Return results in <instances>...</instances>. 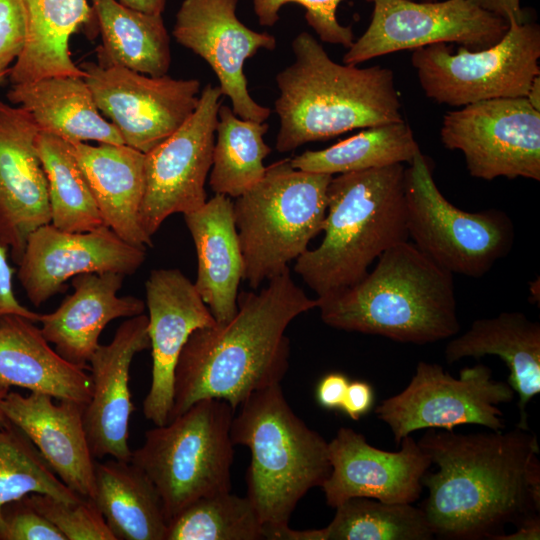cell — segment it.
<instances>
[{
    "label": "cell",
    "mask_w": 540,
    "mask_h": 540,
    "mask_svg": "<svg viewBox=\"0 0 540 540\" xmlns=\"http://www.w3.org/2000/svg\"><path fill=\"white\" fill-rule=\"evenodd\" d=\"M2 520L0 540H66L24 497L3 506Z\"/></svg>",
    "instance_id": "obj_40"
},
{
    "label": "cell",
    "mask_w": 540,
    "mask_h": 540,
    "mask_svg": "<svg viewBox=\"0 0 540 540\" xmlns=\"http://www.w3.org/2000/svg\"><path fill=\"white\" fill-rule=\"evenodd\" d=\"M94 475L92 501L115 540H165L161 497L138 466L114 458L95 461Z\"/></svg>",
    "instance_id": "obj_30"
},
{
    "label": "cell",
    "mask_w": 540,
    "mask_h": 540,
    "mask_svg": "<svg viewBox=\"0 0 540 540\" xmlns=\"http://www.w3.org/2000/svg\"><path fill=\"white\" fill-rule=\"evenodd\" d=\"M447 43L413 50L411 62L425 95L440 104L463 107L497 99L526 97L540 75V28L537 24L509 22L494 45L452 53Z\"/></svg>",
    "instance_id": "obj_10"
},
{
    "label": "cell",
    "mask_w": 540,
    "mask_h": 540,
    "mask_svg": "<svg viewBox=\"0 0 540 540\" xmlns=\"http://www.w3.org/2000/svg\"><path fill=\"white\" fill-rule=\"evenodd\" d=\"M317 308L330 327L401 343H434L460 330L453 274L408 240L353 286L318 297Z\"/></svg>",
    "instance_id": "obj_3"
},
{
    "label": "cell",
    "mask_w": 540,
    "mask_h": 540,
    "mask_svg": "<svg viewBox=\"0 0 540 540\" xmlns=\"http://www.w3.org/2000/svg\"><path fill=\"white\" fill-rule=\"evenodd\" d=\"M13 268L7 259V249L0 244V317L15 314L39 322L40 314L23 306L13 290Z\"/></svg>",
    "instance_id": "obj_42"
},
{
    "label": "cell",
    "mask_w": 540,
    "mask_h": 540,
    "mask_svg": "<svg viewBox=\"0 0 540 540\" xmlns=\"http://www.w3.org/2000/svg\"><path fill=\"white\" fill-rule=\"evenodd\" d=\"M349 380L346 375L333 372L326 374L316 388L318 404L328 410L341 408Z\"/></svg>",
    "instance_id": "obj_44"
},
{
    "label": "cell",
    "mask_w": 540,
    "mask_h": 540,
    "mask_svg": "<svg viewBox=\"0 0 540 540\" xmlns=\"http://www.w3.org/2000/svg\"><path fill=\"white\" fill-rule=\"evenodd\" d=\"M371 22L343 56L358 65L372 58L437 43H456L470 51L496 44L509 22L469 0L426 2L372 0Z\"/></svg>",
    "instance_id": "obj_13"
},
{
    "label": "cell",
    "mask_w": 540,
    "mask_h": 540,
    "mask_svg": "<svg viewBox=\"0 0 540 540\" xmlns=\"http://www.w3.org/2000/svg\"><path fill=\"white\" fill-rule=\"evenodd\" d=\"M508 384L495 380L483 364L461 369L454 378L436 363L420 361L408 385L383 400L375 414L390 428L396 444L421 429L453 430L476 424L490 430H503L499 405L514 399Z\"/></svg>",
    "instance_id": "obj_11"
},
{
    "label": "cell",
    "mask_w": 540,
    "mask_h": 540,
    "mask_svg": "<svg viewBox=\"0 0 540 540\" xmlns=\"http://www.w3.org/2000/svg\"><path fill=\"white\" fill-rule=\"evenodd\" d=\"M258 22L273 26L279 20V11L285 4L296 3L304 7L305 19L318 37L326 43L349 48L354 42L350 26L338 22L336 12L342 0H251ZM372 2V0H366Z\"/></svg>",
    "instance_id": "obj_39"
},
{
    "label": "cell",
    "mask_w": 540,
    "mask_h": 540,
    "mask_svg": "<svg viewBox=\"0 0 540 540\" xmlns=\"http://www.w3.org/2000/svg\"><path fill=\"white\" fill-rule=\"evenodd\" d=\"M332 177L295 169L285 159L266 167L262 179L233 202L242 280L251 288L288 269L323 231Z\"/></svg>",
    "instance_id": "obj_7"
},
{
    "label": "cell",
    "mask_w": 540,
    "mask_h": 540,
    "mask_svg": "<svg viewBox=\"0 0 540 540\" xmlns=\"http://www.w3.org/2000/svg\"><path fill=\"white\" fill-rule=\"evenodd\" d=\"M234 414V445L250 450L246 497L267 540L289 526L298 502L331 472L328 442L296 415L279 384L251 394Z\"/></svg>",
    "instance_id": "obj_6"
},
{
    "label": "cell",
    "mask_w": 540,
    "mask_h": 540,
    "mask_svg": "<svg viewBox=\"0 0 540 540\" xmlns=\"http://www.w3.org/2000/svg\"><path fill=\"white\" fill-rule=\"evenodd\" d=\"M148 348V316L140 314L122 322L111 342L99 344L90 358L92 395L84 408L83 423L95 459L131 460L128 438L134 405L130 367L135 355Z\"/></svg>",
    "instance_id": "obj_21"
},
{
    "label": "cell",
    "mask_w": 540,
    "mask_h": 540,
    "mask_svg": "<svg viewBox=\"0 0 540 540\" xmlns=\"http://www.w3.org/2000/svg\"><path fill=\"white\" fill-rule=\"evenodd\" d=\"M6 393L7 392H1L0 391V426L5 425L8 422V420L5 417V415L3 413V410H2V400H3L4 396L6 395Z\"/></svg>",
    "instance_id": "obj_49"
},
{
    "label": "cell",
    "mask_w": 540,
    "mask_h": 540,
    "mask_svg": "<svg viewBox=\"0 0 540 540\" xmlns=\"http://www.w3.org/2000/svg\"><path fill=\"white\" fill-rule=\"evenodd\" d=\"M267 130V123L242 119L220 105L209 178L215 194L237 198L262 179L271 153L263 138Z\"/></svg>",
    "instance_id": "obj_33"
},
{
    "label": "cell",
    "mask_w": 540,
    "mask_h": 540,
    "mask_svg": "<svg viewBox=\"0 0 540 540\" xmlns=\"http://www.w3.org/2000/svg\"><path fill=\"white\" fill-rule=\"evenodd\" d=\"M404 194L408 236L450 273L480 278L511 250V219L497 209L467 212L451 204L421 151L405 168Z\"/></svg>",
    "instance_id": "obj_9"
},
{
    "label": "cell",
    "mask_w": 540,
    "mask_h": 540,
    "mask_svg": "<svg viewBox=\"0 0 540 540\" xmlns=\"http://www.w3.org/2000/svg\"><path fill=\"white\" fill-rule=\"evenodd\" d=\"M374 403L372 386L365 381L349 382L341 410L352 420H359L366 415Z\"/></svg>",
    "instance_id": "obj_43"
},
{
    "label": "cell",
    "mask_w": 540,
    "mask_h": 540,
    "mask_svg": "<svg viewBox=\"0 0 540 540\" xmlns=\"http://www.w3.org/2000/svg\"><path fill=\"white\" fill-rule=\"evenodd\" d=\"M515 531L510 534H501L495 540H539L540 539V516L525 520L515 526Z\"/></svg>",
    "instance_id": "obj_46"
},
{
    "label": "cell",
    "mask_w": 540,
    "mask_h": 540,
    "mask_svg": "<svg viewBox=\"0 0 540 540\" xmlns=\"http://www.w3.org/2000/svg\"><path fill=\"white\" fill-rule=\"evenodd\" d=\"M237 4L238 0H183L172 34L209 64L235 115L262 123L271 110L251 97L243 68L260 49L274 50L277 43L273 35L244 25L236 16Z\"/></svg>",
    "instance_id": "obj_16"
},
{
    "label": "cell",
    "mask_w": 540,
    "mask_h": 540,
    "mask_svg": "<svg viewBox=\"0 0 540 540\" xmlns=\"http://www.w3.org/2000/svg\"><path fill=\"white\" fill-rule=\"evenodd\" d=\"M10 387L85 406L92 395L90 374L52 349L35 322L15 314L0 317V391Z\"/></svg>",
    "instance_id": "obj_24"
},
{
    "label": "cell",
    "mask_w": 540,
    "mask_h": 540,
    "mask_svg": "<svg viewBox=\"0 0 540 540\" xmlns=\"http://www.w3.org/2000/svg\"><path fill=\"white\" fill-rule=\"evenodd\" d=\"M264 525L250 500L229 492L202 497L172 518L165 540H261Z\"/></svg>",
    "instance_id": "obj_36"
},
{
    "label": "cell",
    "mask_w": 540,
    "mask_h": 540,
    "mask_svg": "<svg viewBox=\"0 0 540 540\" xmlns=\"http://www.w3.org/2000/svg\"><path fill=\"white\" fill-rule=\"evenodd\" d=\"M321 529L322 540H430L434 534L421 508L353 497L337 507Z\"/></svg>",
    "instance_id": "obj_35"
},
{
    "label": "cell",
    "mask_w": 540,
    "mask_h": 540,
    "mask_svg": "<svg viewBox=\"0 0 540 540\" xmlns=\"http://www.w3.org/2000/svg\"><path fill=\"white\" fill-rule=\"evenodd\" d=\"M471 434L427 429L417 441L437 470L426 472L420 507L434 537L495 540L540 512L536 435L519 427Z\"/></svg>",
    "instance_id": "obj_1"
},
{
    "label": "cell",
    "mask_w": 540,
    "mask_h": 540,
    "mask_svg": "<svg viewBox=\"0 0 540 540\" xmlns=\"http://www.w3.org/2000/svg\"><path fill=\"white\" fill-rule=\"evenodd\" d=\"M10 70L3 72L0 74V85L5 82V80L8 78Z\"/></svg>",
    "instance_id": "obj_50"
},
{
    "label": "cell",
    "mask_w": 540,
    "mask_h": 540,
    "mask_svg": "<svg viewBox=\"0 0 540 540\" xmlns=\"http://www.w3.org/2000/svg\"><path fill=\"white\" fill-rule=\"evenodd\" d=\"M27 38L25 14L19 0H0V74L22 54Z\"/></svg>",
    "instance_id": "obj_41"
},
{
    "label": "cell",
    "mask_w": 540,
    "mask_h": 540,
    "mask_svg": "<svg viewBox=\"0 0 540 540\" xmlns=\"http://www.w3.org/2000/svg\"><path fill=\"white\" fill-rule=\"evenodd\" d=\"M443 145L462 152L472 177L540 181V111L526 97L480 101L449 111Z\"/></svg>",
    "instance_id": "obj_12"
},
{
    "label": "cell",
    "mask_w": 540,
    "mask_h": 540,
    "mask_svg": "<svg viewBox=\"0 0 540 540\" xmlns=\"http://www.w3.org/2000/svg\"><path fill=\"white\" fill-rule=\"evenodd\" d=\"M43 393L24 396L8 391L2 410L8 421L22 430L58 478L79 496L93 499L95 458L86 436L85 405L53 401Z\"/></svg>",
    "instance_id": "obj_22"
},
{
    "label": "cell",
    "mask_w": 540,
    "mask_h": 540,
    "mask_svg": "<svg viewBox=\"0 0 540 540\" xmlns=\"http://www.w3.org/2000/svg\"><path fill=\"white\" fill-rule=\"evenodd\" d=\"M478 7L497 15L506 21L518 24L527 22L526 12L521 8L520 0H469Z\"/></svg>",
    "instance_id": "obj_45"
},
{
    "label": "cell",
    "mask_w": 540,
    "mask_h": 540,
    "mask_svg": "<svg viewBox=\"0 0 540 540\" xmlns=\"http://www.w3.org/2000/svg\"><path fill=\"white\" fill-rule=\"evenodd\" d=\"M420 151L411 127L403 120L366 128L326 149L305 151L290 163L298 170L334 175L410 164Z\"/></svg>",
    "instance_id": "obj_32"
},
{
    "label": "cell",
    "mask_w": 540,
    "mask_h": 540,
    "mask_svg": "<svg viewBox=\"0 0 540 540\" xmlns=\"http://www.w3.org/2000/svg\"><path fill=\"white\" fill-rule=\"evenodd\" d=\"M120 4L134 10L149 14L162 15L168 0H116Z\"/></svg>",
    "instance_id": "obj_47"
},
{
    "label": "cell",
    "mask_w": 540,
    "mask_h": 540,
    "mask_svg": "<svg viewBox=\"0 0 540 540\" xmlns=\"http://www.w3.org/2000/svg\"><path fill=\"white\" fill-rule=\"evenodd\" d=\"M102 38L99 64L149 76L166 75L170 37L162 15L126 7L116 0H90Z\"/></svg>",
    "instance_id": "obj_31"
},
{
    "label": "cell",
    "mask_w": 540,
    "mask_h": 540,
    "mask_svg": "<svg viewBox=\"0 0 540 540\" xmlns=\"http://www.w3.org/2000/svg\"><path fill=\"white\" fill-rule=\"evenodd\" d=\"M146 258V248L132 245L103 225L91 231L69 232L51 223L33 231L19 260L17 278L27 298L39 307L66 282L85 273H135Z\"/></svg>",
    "instance_id": "obj_17"
},
{
    "label": "cell",
    "mask_w": 540,
    "mask_h": 540,
    "mask_svg": "<svg viewBox=\"0 0 540 540\" xmlns=\"http://www.w3.org/2000/svg\"><path fill=\"white\" fill-rule=\"evenodd\" d=\"M414 1H426V2H434V1H437V0H414Z\"/></svg>",
    "instance_id": "obj_51"
},
{
    "label": "cell",
    "mask_w": 540,
    "mask_h": 540,
    "mask_svg": "<svg viewBox=\"0 0 540 540\" xmlns=\"http://www.w3.org/2000/svg\"><path fill=\"white\" fill-rule=\"evenodd\" d=\"M7 98L31 115L39 132L70 143L124 144L117 129L98 110L81 77L52 76L12 85Z\"/></svg>",
    "instance_id": "obj_28"
},
{
    "label": "cell",
    "mask_w": 540,
    "mask_h": 540,
    "mask_svg": "<svg viewBox=\"0 0 540 540\" xmlns=\"http://www.w3.org/2000/svg\"><path fill=\"white\" fill-rule=\"evenodd\" d=\"M125 276L119 273H85L71 279L74 291L53 312L40 315L44 338L66 361L89 369L108 323L120 317L143 314L145 303L134 296H118Z\"/></svg>",
    "instance_id": "obj_23"
},
{
    "label": "cell",
    "mask_w": 540,
    "mask_h": 540,
    "mask_svg": "<svg viewBox=\"0 0 540 540\" xmlns=\"http://www.w3.org/2000/svg\"><path fill=\"white\" fill-rule=\"evenodd\" d=\"M70 144L104 224L132 245L152 247V237L139 224L145 154L125 144Z\"/></svg>",
    "instance_id": "obj_26"
},
{
    "label": "cell",
    "mask_w": 540,
    "mask_h": 540,
    "mask_svg": "<svg viewBox=\"0 0 540 540\" xmlns=\"http://www.w3.org/2000/svg\"><path fill=\"white\" fill-rule=\"evenodd\" d=\"M452 364L466 357H500L509 369L508 384L518 395L517 427L529 430L527 405L540 393V324L522 312H502L475 320L462 335L445 347Z\"/></svg>",
    "instance_id": "obj_27"
},
{
    "label": "cell",
    "mask_w": 540,
    "mask_h": 540,
    "mask_svg": "<svg viewBox=\"0 0 540 540\" xmlns=\"http://www.w3.org/2000/svg\"><path fill=\"white\" fill-rule=\"evenodd\" d=\"M33 492L68 503L84 499L58 478L26 434L8 421L0 426V533L3 506Z\"/></svg>",
    "instance_id": "obj_37"
},
{
    "label": "cell",
    "mask_w": 540,
    "mask_h": 540,
    "mask_svg": "<svg viewBox=\"0 0 540 540\" xmlns=\"http://www.w3.org/2000/svg\"><path fill=\"white\" fill-rule=\"evenodd\" d=\"M95 104L125 145L147 153L180 128L195 111L200 81L149 76L119 66L85 62Z\"/></svg>",
    "instance_id": "obj_15"
},
{
    "label": "cell",
    "mask_w": 540,
    "mask_h": 540,
    "mask_svg": "<svg viewBox=\"0 0 540 540\" xmlns=\"http://www.w3.org/2000/svg\"><path fill=\"white\" fill-rule=\"evenodd\" d=\"M152 378L143 413L155 425L168 422L174 372L193 331L217 324L208 306L179 269H154L145 283Z\"/></svg>",
    "instance_id": "obj_19"
},
{
    "label": "cell",
    "mask_w": 540,
    "mask_h": 540,
    "mask_svg": "<svg viewBox=\"0 0 540 540\" xmlns=\"http://www.w3.org/2000/svg\"><path fill=\"white\" fill-rule=\"evenodd\" d=\"M397 452L370 445L351 428H340L328 442L331 472L321 488L328 506L366 497L389 503H414L422 492L429 456L410 435Z\"/></svg>",
    "instance_id": "obj_18"
},
{
    "label": "cell",
    "mask_w": 540,
    "mask_h": 540,
    "mask_svg": "<svg viewBox=\"0 0 540 540\" xmlns=\"http://www.w3.org/2000/svg\"><path fill=\"white\" fill-rule=\"evenodd\" d=\"M526 99L534 109L540 111V75L533 79Z\"/></svg>",
    "instance_id": "obj_48"
},
{
    "label": "cell",
    "mask_w": 540,
    "mask_h": 540,
    "mask_svg": "<svg viewBox=\"0 0 540 540\" xmlns=\"http://www.w3.org/2000/svg\"><path fill=\"white\" fill-rule=\"evenodd\" d=\"M292 50L295 61L276 76L279 152L354 129L403 121L391 69L338 64L305 31L294 38Z\"/></svg>",
    "instance_id": "obj_4"
},
{
    "label": "cell",
    "mask_w": 540,
    "mask_h": 540,
    "mask_svg": "<svg viewBox=\"0 0 540 540\" xmlns=\"http://www.w3.org/2000/svg\"><path fill=\"white\" fill-rule=\"evenodd\" d=\"M197 255L194 286L217 324L237 312L243 260L234 220L233 201L216 194L199 209L184 214Z\"/></svg>",
    "instance_id": "obj_25"
},
{
    "label": "cell",
    "mask_w": 540,
    "mask_h": 540,
    "mask_svg": "<svg viewBox=\"0 0 540 540\" xmlns=\"http://www.w3.org/2000/svg\"><path fill=\"white\" fill-rule=\"evenodd\" d=\"M24 499L51 522L66 540H115L91 499L68 503L35 492L25 495Z\"/></svg>",
    "instance_id": "obj_38"
},
{
    "label": "cell",
    "mask_w": 540,
    "mask_h": 540,
    "mask_svg": "<svg viewBox=\"0 0 540 540\" xmlns=\"http://www.w3.org/2000/svg\"><path fill=\"white\" fill-rule=\"evenodd\" d=\"M26 19L25 48L11 66L12 85L52 76L84 78L71 58L70 38L94 13L88 0H19Z\"/></svg>",
    "instance_id": "obj_29"
},
{
    "label": "cell",
    "mask_w": 540,
    "mask_h": 540,
    "mask_svg": "<svg viewBox=\"0 0 540 540\" xmlns=\"http://www.w3.org/2000/svg\"><path fill=\"white\" fill-rule=\"evenodd\" d=\"M39 129L22 107L0 100V244L21 259L29 235L51 223L48 187L37 147Z\"/></svg>",
    "instance_id": "obj_20"
},
{
    "label": "cell",
    "mask_w": 540,
    "mask_h": 540,
    "mask_svg": "<svg viewBox=\"0 0 540 540\" xmlns=\"http://www.w3.org/2000/svg\"><path fill=\"white\" fill-rule=\"evenodd\" d=\"M258 293L240 292L237 312L225 324L196 329L174 372L169 419L205 398L227 401L235 410L254 392L279 384L289 366L288 325L317 307L291 278L289 268Z\"/></svg>",
    "instance_id": "obj_2"
},
{
    "label": "cell",
    "mask_w": 540,
    "mask_h": 540,
    "mask_svg": "<svg viewBox=\"0 0 540 540\" xmlns=\"http://www.w3.org/2000/svg\"><path fill=\"white\" fill-rule=\"evenodd\" d=\"M221 96L219 86L207 84L188 120L145 153L139 224L148 236L170 215L193 212L207 201L205 182L212 167Z\"/></svg>",
    "instance_id": "obj_14"
},
{
    "label": "cell",
    "mask_w": 540,
    "mask_h": 540,
    "mask_svg": "<svg viewBox=\"0 0 540 540\" xmlns=\"http://www.w3.org/2000/svg\"><path fill=\"white\" fill-rule=\"evenodd\" d=\"M235 412L225 400H199L166 424L147 430L144 443L132 451L130 461L161 497L167 524L196 500L231 491Z\"/></svg>",
    "instance_id": "obj_8"
},
{
    "label": "cell",
    "mask_w": 540,
    "mask_h": 540,
    "mask_svg": "<svg viewBox=\"0 0 540 540\" xmlns=\"http://www.w3.org/2000/svg\"><path fill=\"white\" fill-rule=\"evenodd\" d=\"M404 172L393 164L332 177L323 240L294 267L318 297L353 286L382 253L408 240Z\"/></svg>",
    "instance_id": "obj_5"
},
{
    "label": "cell",
    "mask_w": 540,
    "mask_h": 540,
    "mask_svg": "<svg viewBox=\"0 0 540 540\" xmlns=\"http://www.w3.org/2000/svg\"><path fill=\"white\" fill-rule=\"evenodd\" d=\"M36 147L47 179L51 224L69 232L105 225L71 144L39 132Z\"/></svg>",
    "instance_id": "obj_34"
}]
</instances>
